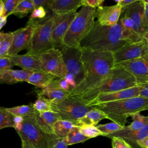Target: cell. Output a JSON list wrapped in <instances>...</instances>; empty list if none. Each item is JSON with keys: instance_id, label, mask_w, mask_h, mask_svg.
<instances>
[{"instance_id": "1", "label": "cell", "mask_w": 148, "mask_h": 148, "mask_svg": "<svg viewBox=\"0 0 148 148\" xmlns=\"http://www.w3.org/2000/svg\"><path fill=\"white\" fill-rule=\"evenodd\" d=\"M82 60L84 79L70 91L71 95H82L96 87L108 76L115 65L112 52L82 49Z\"/></svg>"}, {"instance_id": "2", "label": "cell", "mask_w": 148, "mask_h": 148, "mask_svg": "<svg viewBox=\"0 0 148 148\" xmlns=\"http://www.w3.org/2000/svg\"><path fill=\"white\" fill-rule=\"evenodd\" d=\"M121 32L120 21L112 26L103 25L97 20L95 21L91 29L82 40L80 47L92 51L114 53L130 43L121 40Z\"/></svg>"}, {"instance_id": "3", "label": "cell", "mask_w": 148, "mask_h": 148, "mask_svg": "<svg viewBox=\"0 0 148 148\" xmlns=\"http://www.w3.org/2000/svg\"><path fill=\"white\" fill-rule=\"evenodd\" d=\"M102 111L107 119L125 127L128 117L136 113L148 110V98L136 97L128 99L95 104L91 106Z\"/></svg>"}, {"instance_id": "4", "label": "cell", "mask_w": 148, "mask_h": 148, "mask_svg": "<svg viewBox=\"0 0 148 148\" xmlns=\"http://www.w3.org/2000/svg\"><path fill=\"white\" fill-rule=\"evenodd\" d=\"M136 86L138 84L132 75L123 68L114 66L108 76L98 86L80 96L88 104L99 94L118 91Z\"/></svg>"}, {"instance_id": "5", "label": "cell", "mask_w": 148, "mask_h": 148, "mask_svg": "<svg viewBox=\"0 0 148 148\" xmlns=\"http://www.w3.org/2000/svg\"><path fill=\"white\" fill-rule=\"evenodd\" d=\"M95 9L89 6H82L63 39L62 46L80 47L82 40L94 24Z\"/></svg>"}, {"instance_id": "6", "label": "cell", "mask_w": 148, "mask_h": 148, "mask_svg": "<svg viewBox=\"0 0 148 148\" xmlns=\"http://www.w3.org/2000/svg\"><path fill=\"white\" fill-rule=\"evenodd\" d=\"M54 21V14L47 16L45 18L36 20L32 39L27 54L38 56L52 48L54 45L52 42V29Z\"/></svg>"}, {"instance_id": "7", "label": "cell", "mask_w": 148, "mask_h": 148, "mask_svg": "<svg viewBox=\"0 0 148 148\" xmlns=\"http://www.w3.org/2000/svg\"><path fill=\"white\" fill-rule=\"evenodd\" d=\"M23 118L21 128L16 131L21 142H25L34 148H51L54 140L58 138L55 135L43 132L36 124L34 114Z\"/></svg>"}, {"instance_id": "8", "label": "cell", "mask_w": 148, "mask_h": 148, "mask_svg": "<svg viewBox=\"0 0 148 148\" xmlns=\"http://www.w3.org/2000/svg\"><path fill=\"white\" fill-rule=\"evenodd\" d=\"M51 108L61 120L72 121L77 126L78 121L94 108L88 106L80 95L70 94L59 102L51 103Z\"/></svg>"}, {"instance_id": "9", "label": "cell", "mask_w": 148, "mask_h": 148, "mask_svg": "<svg viewBox=\"0 0 148 148\" xmlns=\"http://www.w3.org/2000/svg\"><path fill=\"white\" fill-rule=\"evenodd\" d=\"M65 64L67 73L72 75L77 86L84 79V72L82 60V49L62 46L60 49Z\"/></svg>"}, {"instance_id": "10", "label": "cell", "mask_w": 148, "mask_h": 148, "mask_svg": "<svg viewBox=\"0 0 148 148\" xmlns=\"http://www.w3.org/2000/svg\"><path fill=\"white\" fill-rule=\"evenodd\" d=\"M38 56L43 71L50 73L57 78L64 79L67 74V71L61 51L59 49L54 47Z\"/></svg>"}, {"instance_id": "11", "label": "cell", "mask_w": 148, "mask_h": 148, "mask_svg": "<svg viewBox=\"0 0 148 148\" xmlns=\"http://www.w3.org/2000/svg\"><path fill=\"white\" fill-rule=\"evenodd\" d=\"M121 15L126 16L132 19L135 31L143 39V36L148 32V24L145 17L143 0H136L132 3L122 8Z\"/></svg>"}, {"instance_id": "12", "label": "cell", "mask_w": 148, "mask_h": 148, "mask_svg": "<svg viewBox=\"0 0 148 148\" xmlns=\"http://www.w3.org/2000/svg\"><path fill=\"white\" fill-rule=\"evenodd\" d=\"M36 24V20H29L25 27L13 32V39L8 53L9 57L16 55L20 51L28 49Z\"/></svg>"}, {"instance_id": "13", "label": "cell", "mask_w": 148, "mask_h": 148, "mask_svg": "<svg viewBox=\"0 0 148 148\" xmlns=\"http://www.w3.org/2000/svg\"><path fill=\"white\" fill-rule=\"evenodd\" d=\"M148 54V46L144 39L128 43L113 53L115 65L123 62L143 58Z\"/></svg>"}, {"instance_id": "14", "label": "cell", "mask_w": 148, "mask_h": 148, "mask_svg": "<svg viewBox=\"0 0 148 148\" xmlns=\"http://www.w3.org/2000/svg\"><path fill=\"white\" fill-rule=\"evenodd\" d=\"M76 14L77 12L62 15L54 14L52 42L54 47L60 48L62 46L63 39Z\"/></svg>"}, {"instance_id": "15", "label": "cell", "mask_w": 148, "mask_h": 148, "mask_svg": "<svg viewBox=\"0 0 148 148\" xmlns=\"http://www.w3.org/2000/svg\"><path fill=\"white\" fill-rule=\"evenodd\" d=\"M123 68L135 77L137 84L148 83V63L142 58L114 65Z\"/></svg>"}, {"instance_id": "16", "label": "cell", "mask_w": 148, "mask_h": 148, "mask_svg": "<svg viewBox=\"0 0 148 148\" xmlns=\"http://www.w3.org/2000/svg\"><path fill=\"white\" fill-rule=\"evenodd\" d=\"M140 87L139 86H136L131 88L122 90L118 91L104 93L99 94L94 99L87 104L91 106L95 104L114 102L131 98L136 97L139 96Z\"/></svg>"}, {"instance_id": "17", "label": "cell", "mask_w": 148, "mask_h": 148, "mask_svg": "<svg viewBox=\"0 0 148 148\" xmlns=\"http://www.w3.org/2000/svg\"><path fill=\"white\" fill-rule=\"evenodd\" d=\"M122 8L117 3L113 6H102L95 9V16L103 25L112 26L118 23Z\"/></svg>"}, {"instance_id": "18", "label": "cell", "mask_w": 148, "mask_h": 148, "mask_svg": "<svg viewBox=\"0 0 148 148\" xmlns=\"http://www.w3.org/2000/svg\"><path fill=\"white\" fill-rule=\"evenodd\" d=\"M147 136L148 124L137 131H130L126 130L124 127L121 130L108 135L106 137L110 139L114 136H119L128 142L132 148H140L137 145V142Z\"/></svg>"}, {"instance_id": "19", "label": "cell", "mask_w": 148, "mask_h": 148, "mask_svg": "<svg viewBox=\"0 0 148 148\" xmlns=\"http://www.w3.org/2000/svg\"><path fill=\"white\" fill-rule=\"evenodd\" d=\"M14 65L20 66L23 69L31 71H43L39 56L28 54L14 55L10 57Z\"/></svg>"}, {"instance_id": "20", "label": "cell", "mask_w": 148, "mask_h": 148, "mask_svg": "<svg viewBox=\"0 0 148 148\" xmlns=\"http://www.w3.org/2000/svg\"><path fill=\"white\" fill-rule=\"evenodd\" d=\"M80 6L82 0H52L45 9L51 10L55 15H62L76 12Z\"/></svg>"}, {"instance_id": "21", "label": "cell", "mask_w": 148, "mask_h": 148, "mask_svg": "<svg viewBox=\"0 0 148 148\" xmlns=\"http://www.w3.org/2000/svg\"><path fill=\"white\" fill-rule=\"evenodd\" d=\"M34 119L39 128L43 132L50 135H54L53 132V125L57 121L61 119L60 116L53 111L42 113L35 112L34 113Z\"/></svg>"}, {"instance_id": "22", "label": "cell", "mask_w": 148, "mask_h": 148, "mask_svg": "<svg viewBox=\"0 0 148 148\" xmlns=\"http://www.w3.org/2000/svg\"><path fill=\"white\" fill-rule=\"evenodd\" d=\"M119 21L122 28L121 40H127L129 43H132L143 39L135 31L134 22L131 18L126 16L120 15Z\"/></svg>"}, {"instance_id": "23", "label": "cell", "mask_w": 148, "mask_h": 148, "mask_svg": "<svg viewBox=\"0 0 148 148\" xmlns=\"http://www.w3.org/2000/svg\"><path fill=\"white\" fill-rule=\"evenodd\" d=\"M33 72L25 69H9L0 71V84H12L20 82H25Z\"/></svg>"}, {"instance_id": "24", "label": "cell", "mask_w": 148, "mask_h": 148, "mask_svg": "<svg viewBox=\"0 0 148 148\" xmlns=\"http://www.w3.org/2000/svg\"><path fill=\"white\" fill-rule=\"evenodd\" d=\"M56 78L57 77L44 71H34L29 76L25 82L43 88Z\"/></svg>"}, {"instance_id": "25", "label": "cell", "mask_w": 148, "mask_h": 148, "mask_svg": "<svg viewBox=\"0 0 148 148\" xmlns=\"http://www.w3.org/2000/svg\"><path fill=\"white\" fill-rule=\"evenodd\" d=\"M105 119H107L106 114L102 111L94 108L78 121L77 126L79 127L83 125L97 126L100 121Z\"/></svg>"}, {"instance_id": "26", "label": "cell", "mask_w": 148, "mask_h": 148, "mask_svg": "<svg viewBox=\"0 0 148 148\" xmlns=\"http://www.w3.org/2000/svg\"><path fill=\"white\" fill-rule=\"evenodd\" d=\"M70 94V91L57 88L41 89L38 92V95L43 97L51 103L59 102L66 98Z\"/></svg>"}, {"instance_id": "27", "label": "cell", "mask_w": 148, "mask_h": 148, "mask_svg": "<svg viewBox=\"0 0 148 148\" xmlns=\"http://www.w3.org/2000/svg\"><path fill=\"white\" fill-rule=\"evenodd\" d=\"M75 126L76 125L72 121L60 119L57 121L53 125L54 134L58 138H64Z\"/></svg>"}, {"instance_id": "28", "label": "cell", "mask_w": 148, "mask_h": 148, "mask_svg": "<svg viewBox=\"0 0 148 148\" xmlns=\"http://www.w3.org/2000/svg\"><path fill=\"white\" fill-rule=\"evenodd\" d=\"M65 138L68 146L84 142L89 139L88 138L82 134L80 127L78 126L73 127Z\"/></svg>"}, {"instance_id": "29", "label": "cell", "mask_w": 148, "mask_h": 148, "mask_svg": "<svg viewBox=\"0 0 148 148\" xmlns=\"http://www.w3.org/2000/svg\"><path fill=\"white\" fill-rule=\"evenodd\" d=\"M34 9L32 0H21L12 14L17 16L19 18H23L29 13H32Z\"/></svg>"}, {"instance_id": "30", "label": "cell", "mask_w": 148, "mask_h": 148, "mask_svg": "<svg viewBox=\"0 0 148 148\" xmlns=\"http://www.w3.org/2000/svg\"><path fill=\"white\" fill-rule=\"evenodd\" d=\"M6 110L14 116L26 117L35 113V110L33 107L32 103L28 105H23L12 108H6Z\"/></svg>"}, {"instance_id": "31", "label": "cell", "mask_w": 148, "mask_h": 148, "mask_svg": "<svg viewBox=\"0 0 148 148\" xmlns=\"http://www.w3.org/2000/svg\"><path fill=\"white\" fill-rule=\"evenodd\" d=\"M132 122L129 125L124 127L126 130L130 131H137L148 124V116H143L140 114V113L134 114L132 116Z\"/></svg>"}, {"instance_id": "32", "label": "cell", "mask_w": 148, "mask_h": 148, "mask_svg": "<svg viewBox=\"0 0 148 148\" xmlns=\"http://www.w3.org/2000/svg\"><path fill=\"white\" fill-rule=\"evenodd\" d=\"M14 116L8 112L5 108L0 107V130L6 127H14Z\"/></svg>"}, {"instance_id": "33", "label": "cell", "mask_w": 148, "mask_h": 148, "mask_svg": "<svg viewBox=\"0 0 148 148\" xmlns=\"http://www.w3.org/2000/svg\"><path fill=\"white\" fill-rule=\"evenodd\" d=\"M32 105L35 112H37L42 113L53 111L51 108V102L39 95H38L36 100L32 103Z\"/></svg>"}, {"instance_id": "34", "label": "cell", "mask_w": 148, "mask_h": 148, "mask_svg": "<svg viewBox=\"0 0 148 148\" xmlns=\"http://www.w3.org/2000/svg\"><path fill=\"white\" fill-rule=\"evenodd\" d=\"M79 127L82 134L89 139L95 138L98 136H105V135L97 128V126L92 125H83L79 126Z\"/></svg>"}, {"instance_id": "35", "label": "cell", "mask_w": 148, "mask_h": 148, "mask_svg": "<svg viewBox=\"0 0 148 148\" xmlns=\"http://www.w3.org/2000/svg\"><path fill=\"white\" fill-rule=\"evenodd\" d=\"M97 127L102 133L105 135V136H106L108 135L111 134L113 132H117L123 128V127L114 122L104 124H99L97 125Z\"/></svg>"}, {"instance_id": "36", "label": "cell", "mask_w": 148, "mask_h": 148, "mask_svg": "<svg viewBox=\"0 0 148 148\" xmlns=\"http://www.w3.org/2000/svg\"><path fill=\"white\" fill-rule=\"evenodd\" d=\"M13 39V32H9L8 35L3 41L2 45L0 47V57L8 56V53L11 47Z\"/></svg>"}, {"instance_id": "37", "label": "cell", "mask_w": 148, "mask_h": 148, "mask_svg": "<svg viewBox=\"0 0 148 148\" xmlns=\"http://www.w3.org/2000/svg\"><path fill=\"white\" fill-rule=\"evenodd\" d=\"M4 6L3 12L2 16L8 17L10 14H12L15 8L19 3L21 0H2Z\"/></svg>"}, {"instance_id": "38", "label": "cell", "mask_w": 148, "mask_h": 148, "mask_svg": "<svg viewBox=\"0 0 148 148\" xmlns=\"http://www.w3.org/2000/svg\"><path fill=\"white\" fill-rule=\"evenodd\" d=\"M110 139L112 148H132L128 142L121 137L114 136Z\"/></svg>"}, {"instance_id": "39", "label": "cell", "mask_w": 148, "mask_h": 148, "mask_svg": "<svg viewBox=\"0 0 148 148\" xmlns=\"http://www.w3.org/2000/svg\"><path fill=\"white\" fill-rule=\"evenodd\" d=\"M46 10L44 7H38L35 8L31 13L29 20H40L46 17Z\"/></svg>"}, {"instance_id": "40", "label": "cell", "mask_w": 148, "mask_h": 148, "mask_svg": "<svg viewBox=\"0 0 148 148\" xmlns=\"http://www.w3.org/2000/svg\"><path fill=\"white\" fill-rule=\"evenodd\" d=\"M14 66L10 57H0V71L12 69Z\"/></svg>"}, {"instance_id": "41", "label": "cell", "mask_w": 148, "mask_h": 148, "mask_svg": "<svg viewBox=\"0 0 148 148\" xmlns=\"http://www.w3.org/2000/svg\"><path fill=\"white\" fill-rule=\"evenodd\" d=\"M103 2V0H82V6H86L94 9H97L102 6Z\"/></svg>"}, {"instance_id": "42", "label": "cell", "mask_w": 148, "mask_h": 148, "mask_svg": "<svg viewBox=\"0 0 148 148\" xmlns=\"http://www.w3.org/2000/svg\"><path fill=\"white\" fill-rule=\"evenodd\" d=\"M65 138H56L54 140L51 148H67Z\"/></svg>"}, {"instance_id": "43", "label": "cell", "mask_w": 148, "mask_h": 148, "mask_svg": "<svg viewBox=\"0 0 148 148\" xmlns=\"http://www.w3.org/2000/svg\"><path fill=\"white\" fill-rule=\"evenodd\" d=\"M51 1L52 0H32V2L35 8L40 6L46 8Z\"/></svg>"}, {"instance_id": "44", "label": "cell", "mask_w": 148, "mask_h": 148, "mask_svg": "<svg viewBox=\"0 0 148 148\" xmlns=\"http://www.w3.org/2000/svg\"><path fill=\"white\" fill-rule=\"evenodd\" d=\"M24 118L23 117L21 116H14V128L16 131H18L23 124Z\"/></svg>"}, {"instance_id": "45", "label": "cell", "mask_w": 148, "mask_h": 148, "mask_svg": "<svg viewBox=\"0 0 148 148\" xmlns=\"http://www.w3.org/2000/svg\"><path fill=\"white\" fill-rule=\"evenodd\" d=\"M140 87L139 97L148 98V83L138 84Z\"/></svg>"}, {"instance_id": "46", "label": "cell", "mask_w": 148, "mask_h": 148, "mask_svg": "<svg viewBox=\"0 0 148 148\" xmlns=\"http://www.w3.org/2000/svg\"><path fill=\"white\" fill-rule=\"evenodd\" d=\"M136 0H119V1H116V3L119 4L122 8L134 2Z\"/></svg>"}, {"instance_id": "47", "label": "cell", "mask_w": 148, "mask_h": 148, "mask_svg": "<svg viewBox=\"0 0 148 148\" xmlns=\"http://www.w3.org/2000/svg\"><path fill=\"white\" fill-rule=\"evenodd\" d=\"M137 145L140 148H148V136L138 142Z\"/></svg>"}, {"instance_id": "48", "label": "cell", "mask_w": 148, "mask_h": 148, "mask_svg": "<svg viewBox=\"0 0 148 148\" xmlns=\"http://www.w3.org/2000/svg\"><path fill=\"white\" fill-rule=\"evenodd\" d=\"M145 5V14L147 23L148 24V0H143Z\"/></svg>"}, {"instance_id": "49", "label": "cell", "mask_w": 148, "mask_h": 148, "mask_svg": "<svg viewBox=\"0 0 148 148\" xmlns=\"http://www.w3.org/2000/svg\"><path fill=\"white\" fill-rule=\"evenodd\" d=\"M7 21V17L3 16H0V30L5 25Z\"/></svg>"}, {"instance_id": "50", "label": "cell", "mask_w": 148, "mask_h": 148, "mask_svg": "<svg viewBox=\"0 0 148 148\" xmlns=\"http://www.w3.org/2000/svg\"><path fill=\"white\" fill-rule=\"evenodd\" d=\"M9 33H5V32H0V47L2 45L3 41L7 37Z\"/></svg>"}, {"instance_id": "51", "label": "cell", "mask_w": 148, "mask_h": 148, "mask_svg": "<svg viewBox=\"0 0 148 148\" xmlns=\"http://www.w3.org/2000/svg\"><path fill=\"white\" fill-rule=\"evenodd\" d=\"M3 6L4 4L2 0H0V16L2 15L3 12Z\"/></svg>"}, {"instance_id": "52", "label": "cell", "mask_w": 148, "mask_h": 148, "mask_svg": "<svg viewBox=\"0 0 148 148\" xmlns=\"http://www.w3.org/2000/svg\"><path fill=\"white\" fill-rule=\"evenodd\" d=\"M22 142V148H34L32 146H31L30 145L25 142Z\"/></svg>"}, {"instance_id": "53", "label": "cell", "mask_w": 148, "mask_h": 148, "mask_svg": "<svg viewBox=\"0 0 148 148\" xmlns=\"http://www.w3.org/2000/svg\"><path fill=\"white\" fill-rule=\"evenodd\" d=\"M143 39L145 40V42H146L147 43V45L148 46V32H146L145 35L143 36Z\"/></svg>"}, {"instance_id": "54", "label": "cell", "mask_w": 148, "mask_h": 148, "mask_svg": "<svg viewBox=\"0 0 148 148\" xmlns=\"http://www.w3.org/2000/svg\"><path fill=\"white\" fill-rule=\"evenodd\" d=\"M146 62H147L148 63V54L147 55H146L145 56H144L143 58H142Z\"/></svg>"}]
</instances>
